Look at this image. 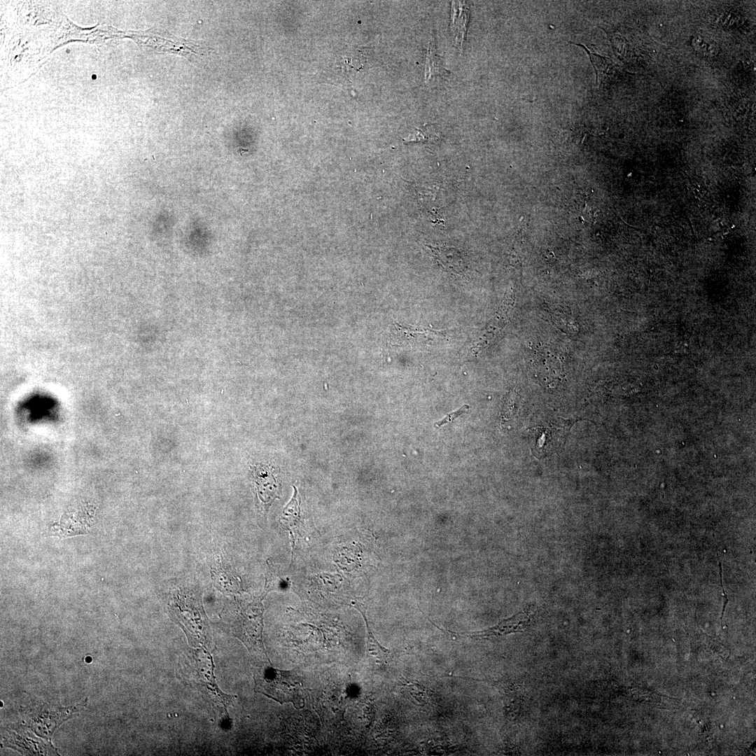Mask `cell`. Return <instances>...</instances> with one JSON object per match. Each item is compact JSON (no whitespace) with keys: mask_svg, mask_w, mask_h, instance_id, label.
<instances>
[{"mask_svg":"<svg viewBox=\"0 0 756 756\" xmlns=\"http://www.w3.org/2000/svg\"><path fill=\"white\" fill-rule=\"evenodd\" d=\"M293 496L284 509L280 519L284 528L290 531L293 527H296L300 522V501L298 491L295 486Z\"/></svg>","mask_w":756,"mask_h":756,"instance_id":"obj_7","label":"cell"},{"mask_svg":"<svg viewBox=\"0 0 756 756\" xmlns=\"http://www.w3.org/2000/svg\"><path fill=\"white\" fill-rule=\"evenodd\" d=\"M535 614V608L527 606L516 615L503 620L498 624L483 631L470 633H456L450 630L447 632L458 637H467L472 639H490L508 634L521 632L526 629Z\"/></svg>","mask_w":756,"mask_h":756,"instance_id":"obj_3","label":"cell"},{"mask_svg":"<svg viewBox=\"0 0 756 756\" xmlns=\"http://www.w3.org/2000/svg\"><path fill=\"white\" fill-rule=\"evenodd\" d=\"M356 607L360 612L365 621L367 631L368 634V646L370 653H372L373 656H377L378 657H382L383 655H386L388 652V650L382 648L372 635L365 616V608L363 607V605L359 603H357L356 605Z\"/></svg>","mask_w":756,"mask_h":756,"instance_id":"obj_9","label":"cell"},{"mask_svg":"<svg viewBox=\"0 0 756 756\" xmlns=\"http://www.w3.org/2000/svg\"><path fill=\"white\" fill-rule=\"evenodd\" d=\"M444 336L443 331L396 323L392 340L402 347H415L437 343L442 340Z\"/></svg>","mask_w":756,"mask_h":756,"instance_id":"obj_4","label":"cell"},{"mask_svg":"<svg viewBox=\"0 0 756 756\" xmlns=\"http://www.w3.org/2000/svg\"><path fill=\"white\" fill-rule=\"evenodd\" d=\"M468 408H469V407L468 405H463L459 410H456L454 412H452L451 414H447V416H445L444 419H442L440 421L436 422L435 424V426L439 427V426H441L443 424L451 421L452 419H454V418L461 415L462 414L466 412Z\"/></svg>","mask_w":756,"mask_h":756,"instance_id":"obj_10","label":"cell"},{"mask_svg":"<svg viewBox=\"0 0 756 756\" xmlns=\"http://www.w3.org/2000/svg\"><path fill=\"white\" fill-rule=\"evenodd\" d=\"M568 421L559 419L531 429V449L538 458L545 457L561 449L569 432Z\"/></svg>","mask_w":756,"mask_h":756,"instance_id":"obj_2","label":"cell"},{"mask_svg":"<svg viewBox=\"0 0 756 756\" xmlns=\"http://www.w3.org/2000/svg\"><path fill=\"white\" fill-rule=\"evenodd\" d=\"M436 259L442 265L454 272H460L462 269V259L460 253L454 249L430 247Z\"/></svg>","mask_w":756,"mask_h":756,"instance_id":"obj_6","label":"cell"},{"mask_svg":"<svg viewBox=\"0 0 756 756\" xmlns=\"http://www.w3.org/2000/svg\"><path fill=\"white\" fill-rule=\"evenodd\" d=\"M514 302V294L510 290L507 292L498 311L489 322L478 342L475 343L474 348L476 352L487 347L500 333L508 321Z\"/></svg>","mask_w":756,"mask_h":756,"instance_id":"obj_5","label":"cell"},{"mask_svg":"<svg viewBox=\"0 0 756 756\" xmlns=\"http://www.w3.org/2000/svg\"><path fill=\"white\" fill-rule=\"evenodd\" d=\"M434 48L433 41H430L429 42L427 53L425 74L426 80H428L430 77L435 74L447 75L449 74V71H447L442 65L441 60L438 55L435 53V50Z\"/></svg>","mask_w":756,"mask_h":756,"instance_id":"obj_8","label":"cell"},{"mask_svg":"<svg viewBox=\"0 0 756 756\" xmlns=\"http://www.w3.org/2000/svg\"><path fill=\"white\" fill-rule=\"evenodd\" d=\"M254 679L257 692L281 704L291 702L295 707H301L303 685L293 671L265 667L256 671Z\"/></svg>","mask_w":756,"mask_h":756,"instance_id":"obj_1","label":"cell"}]
</instances>
